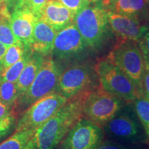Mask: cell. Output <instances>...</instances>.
Returning a JSON list of instances; mask_svg holds the SVG:
<instances>
[{"instance_id": "obj_23", "label": "cell", "mask_w": 149, "mask_h": 149, "mask_svg": "<svg viewBox=\"0 0 149 149\" xmlns=\"http://www.w3.org/2000/svg\"><path fill=\"white\" fill-rule=\"evenodd\" d=\"M19 98V93L15 82L0 81V99L3 103L13 110Z\"/></svg>"}, {"instance_id": "obj_11", "label": "cell", "mask_w": 149, "mask_h": 149, "mask_svg": "<svg viewBox=\"0 0 149 149\" xmlns=\"http://www.w3.org/2000/svg\"><path fill=\"white\" fill-rule=\"evenodd\" d=\"M89 49L86 43L72 23L57 32L51 56L59 61L77 60Z\"/></svg>"}, {"instance_id": "obj_27", "label": "cell", "mask_w": 149, "mask_h": 149, "mask_svg": "<svg viewBox=\"0 0 149 149\" xmlns=\"http://www.w3.org/2000/svg\"><path fill=\"white\" fill-rule=\"evenodd\" d=\"M48 0H24L23 7H26L39 16V13L43 6Z\"/></svg>"}, {"instance_id": "obj_32", "label": "cell", "mask_w": 149, "mask_h": 149, "mask_svg": "<svg viewBox=\"0 0 149 149\" xmlns=\"http://www.w3.org/2000/svg\"><path fill=\"white\" fill-rule=\"evenodd\" d=\"M91 3H98V4L104 7L109 10L110 6H111L112 1L113 0H90Z\"/></svg>"}, {"instance_id": "obj_17", "label": "cell", "mask_w": 149, "mask_h": 149, "mask_svg": "<svg viewBox=\"0 0 149 149\" xmlns=\"http://www.w3.org/2000/svg\"><path fill=\"white\" fill-rule=\"evenodd\" d=\"M109 11L124 15L146 17L148 4L144 0H113L109 7Z\"/></svg>"}, {"instance_id": "obj_25", "label": "cell", "mask_w": 149, "mask_h": 149, "mask_svg": "<svg viewBox=\"0 0 149 149\" xmlns=\"http://www.w3.org/2000/svg\"><path fill=\"white\" fill-rule=\"evenodd\" d=\"M137 145H131L115 140H104L95 149H138Z\"/></svg>"}, {"instance_id": "obj_35", "label": "cell", "mask_w": 149, "mask_h": 149, "mask_svg": "<svg viewBox=\"0 0 149 149\" xmlns=\"http://www.w3.org/2000/svg\"><path fill=\"white\" fill-rule=\"evenodd\" d=\"M146 17H148V22H149V4L148 5V10H147V13H146ZM148 26H149V24Z\"/></svg>"}, {"instance_id": "obj_6", "label": "cell", "mask_w": 149, "mask_h": 149, "mask_svg": "<svg viewBox=\"0 0 149 149\" xmlns=\"http://www.w3.org/2000/svg\"><path fill=\"white\" fill-rule=\"evenodd\" d=\"M100 87L126 104L133 103L139 93L129 77L108 56L95 64Z\"/></svg>"}, {"instance_id": "obj_19", "label": "cell", "mask_w": 149, "mask_h": 149, "mask_svg": "<svg viewBox=\"0 0 149 149\" xmlns=\"http://www.w3.org/2000/svg\"><path fill=\"white\" fill-rule=\"evenodd\" d=\"M35 130H17L0 144V149H30V140Z\"/></svg>"}, {"instance_id": "obj_14", "label": "cell", "mask_w": 149, "mask_h": 149, "mask_svg": "<svg viewBox=\"0 0 149 149\" xmlns=\"http://www.w3.org/2000/svg\"><path fill=\"white\" fill-rule=\"evenodd\" d=\"M74 16L58 0H48L39 13V17L57 32L73 23Z\"/></svg>"}, {"instance_id": "obj_1", "label": "cell", "mask_w": 149, "mask_h": 149, "mask_svg": "<svg viewBox=\"0 0 149 149\" xmlns=\"http://www.w3.org/2000/svg\"><path fill=\"white\" fill-rule=\"evenodd\" d=\"M86 92L68 100L53 117L37 128L30 141V149H56L74 124L83 117Z\"/></svg>"}, {"instance_id": "obj_8", "label": "cell", "mask_w": 149, "mask_h": 149, "mask_svg": "<svg viewBox=\"0 0 149 149\" xmlns=\"http://www.w3.org/2000/svg\"><path fill=\"white\" fill-rule=\"evenodd\" d=\"M126 104L99 86L89 91L83 103V116L102 127Z\"/></svg>"}, {"instance_id": "obj_36", "label": "cell", "mask_w": 149, "mask_h": 149, "mask_svg": "<svg viewBox=\"0 0 149 149\" xmlns=\"http://www.w3.org/2000/svg\"><path fill=\"white\" fill-rule=\"evenodd\" d=\"M144 1H145V2H146V3H147V4H149V0H144Z\"/></svg>"}, {"instance_id": "obj_16", "label": "cell", "mask_w": 149, "mask_h": 149, "mask_svg": "<svg viewBox=\"0 0 149 149\" xmlns=\"http://www.w3.org/2000/svg\"><path fill=\"white\" fill-rule=\"evenodd\" d=\"M46 57L42 54L33 51L28 62L16 81L19 97L29 88L42 68Z\"/></svg>"}, {"instance_id": "obj_21", "label": "cell", "mask_w": 149, "mask_h": 149, "mask_svg": "<svg viewBox=\"0 0 149 149\" xmlns=\"http://www.w3.org/2000/svg\"><path fill=\"white\" fill-rule=\"evenodd\" d=\"M32 53V50L30 48H27L21 58L0 74V81L16 82Z\"/></svg>"}, {"instance_id": "obj_2", "label": "cell", "mask_w": 149, "mask_h": 149, "mask_svg": "<svg viewBox=\"0 0 149 149\" xmlns=\"http://www.w3.org/2000/svg\"><path fill=\"white\" fill-rule=\"evenodd\" d=\"M109 10L98 3H91L75 15L73 24L89 49L100 51L111 37L109 22Z\"/></svg>"}, {"instance_id": "obj_12", "label": "cell", "mask_w": 149, "mask_h": 149, "mask_svg": "<svg viewBox=\"0 0 149 149\" xmlns=\"http://www.w3.org/2000/svg\"><path fill=\"white\" fill-rule=\"evenodd\" d=\"M109 22L113 34L117 40H128L137 42L142 34L144 25L139 18L109 12Z\"/></svg>"}, {"instance_id": "obj_34", "label": "cell", "mask_w": 149, "mask_h": 149, "mask_svg": "<svg viewBox=\"0 0 149 149\" xmlns=\"http://www.w3.org/2000/svg\"><path fill=\"white\" fill-rule=\"evenodd\" d=\"M9 3H10V0H0V3L6 5L7 7H8Z\"/></svg>"}, {"instance_id": "obj_3", "label": "cell", "mask_w": 149, "mask_h": 149, "mask_svg": "<svg viewBox=\"0 0 149 149\" xmlns=\"http://www.w3.org/2000/svg\"><path fill=\"white\" fill-rule=\"evenodd\" d=\"M99 86L95 65L88 61H75L61 70L55 92L68 100Z\"/></svg>"}, {"instance_id": "obj_7", "label": "cell", "mask_w": 149, "mask_h": 149, "mask_svg": "<svg viewBox=\"0 0 149 149\" xmlns=\"http://www.w3.org/2000/svg\"><path fill=\"white\" fill-rule=\"evenodd\" d=\"M108 57L130 78L141 95L146 64L137 42L128 40H117Z\"/></svg>"}, {"instance_id": "obj_24", "label": "cell", "mask_w": 149, "mask_h": 149, "mask_svg": "<svg viewBox=\"0 0 149 149\" xmlns=\"http://www.w3.org/2000/svg\"><path fill=\"white\" fill-rule=\"evenodd\" d=\"M137 44L144 56L145 64L149 66V26L144 25L142 34Z\"/></svg>"}, {"instance_id": "obj_18", "label": "cell", "mask_w": 149, "mask_h": 149, "mask_svg": "<svg viewBox=\"0 0 149 149\" xmlns=\"http://www.w3.org/2000/svg\"><path fill=\"white\" fill-rule=\"evenodd\" d=\"M11 13L6 5L0 8V42L7 48L17 42L10 24Z\"/></svg>"}, {"instance_id": "obj_31", "label": "cell", "mask_w": 149, "mask_h": 149, "mask_svg": "<svg viewBox=\"0 0 149 149\" xmlns=\"http://www.w3.org/2000/svg\"><path fill=\"white\" fill-rule=\"evenodd\" d=\"M24 0H10V3L8 6V8L10 13L16 8L23 7Z\"/></svg>"}, {"instance_id": "obj_10", "label": "cell", "mask_w": 149, "mask_h": 149, "mask_svg": "<svg viewBox=\"0 0 149 149\" xmlns=\"http://www.w3.org/2000/svg\"><path fill=\"white\" fill-rule=\"evenodd\" d=\"M101 126L81 117L72 126L57 149H95L104 139Z\"/></svg>"}, {"instance_id": "obj_5", "label": "cell", "mask_w": 149, "mask_h": 149, "mask_svg": "<svg viewBox=\"0 0 149 149\" xmlns=\"http://www.w3.org/2000/svg\"><path fill=\"white\" fill-rule=\"evenodd\" d=\"M61 70L60 66L51 55L46 57L42 68L32 84L18 98L13 109L15 115L19 116L35 102L55 92Z\"/></svg>"}, {"instance_id": "obj_15", "label": "cell", "mask_w": 149, "mask_h": 149, "mask_svg": "<svg viewBox=\"0 0 149 149\" xmlns=\"http://www.w3.org/2000/svg\"><path fill=\"white\" fill-rule=\"evenodd\" d=\"M57 31L39 17L33 31L31 49L45 57L51 55Z\"/></svg>"}, {"instance_id": "obj_37", "label": "cell", "mask_w": 149, "mask_h": 149, "mask_svg": "<svg viewBox=\"0 0 149 149\" xmlns=\"http://www.w3.org/2000/svg\"><path fill=\"white\" fill-rule=\"evenodd\" d=\"M3 5H4V4H1V3H0V8H1V6H3Z\"/></svg>"}, {"instance_id": "obj_13", "label": "cell", "mask_w": 149, "mask_h": 149, "mask_svg": "<svg viewBox=\"0 0 149 149\" xmlns=\"http://www.w3.org/2000/svg\"><path fill=\"white\" fill-rule=\"evenodd\" d=\"M39 16L26 7L15 9L11 12L10 24L17 40L26 47L31 48L34 28Z\"/></svg>"}, {"instance_id": "obj_4", "label": "cell", "mask_w": 149, "mask_h": 149, "mask_svg": "<svg viewBox=\"0 0 149 149\" xmlns=\"http://www.w3.org/2000/svg\"><path fill=\"white\" fill-rule=\"evenodd\" d=\"M102 128L104 135L119 142L139 145L148 140L133 103L126 104Z\"/></svg>"}, {"instance_id": "obj_26", "label": "cell", "mask_w": 149, "mask_h": 149, "mask_svg": "<svg viewBox=\"0 0 149 149\" xmlns=\"http://www.w3.org/2000/svg\"><path fill=\"white\" fill-rule=\"evenodd\" d=\"M58 1L75 15L79 10L91 3L90 0H58Z\"/></svg>"}, {"instance_id": "obj_33", "label": "cell", "mask_w": 149, "mask_h": 149, "mask_svg": "<svg viewBox=\"0 0 149 149\" xmlns=\"http://www.w3.org/2000/svg\"><path fill=\"white\" fill-rule=\"evenodd\" d=\"M7 48H7L6 46H5L3 44H2L1 42H0V61H1V59L3 58V55H4Z\"/></svg>"}, {"instance_id": "obj_20", "label": "cell", "mask_w": 149, "mask_h": 149, "mask_svg": "<svg viewBox=\"0 0 149 149\" xmlns=\"http://www.w3.org/2000/svg\"><path fill=\"white\" fill-rule=\"evenodd\" d=\"M27 48L20 41L9 46L0 61V74L21 58Z\"/></svg>"}, {"instance_id": "obj_30", "label": "cell", "mask_w": 149, "mask_h": 149, "mask_svg": "<svg viewBox=\"0 0 149 149\" xmlns=\"http://www.w3.org/2000/svg\"><path fill=\"white\" fill-rule=\"evenodd\" d=\"M141 95L149 100V66L146 64V68L142 78Z\"/></svg>"}, {"instance_id": "obj_28", "label": "cell", "mask_w": 149, "mask_h": 149, "mask_svg": "<svg viewBox=\"0 0 149 149\" xmlns=\"http://www.w3.org/2000/svg\"><path fill=\"white\" fill-rule=\"evenodd\" d=\"M15 122V119L0 120V140L10 133Z\"/></svg>"}, {"instance_id": "obj_22", "label": "cell", "mask_w": 149, "mask_h": 149, "mask_svg": "<svg viewBox=\"0 0 149 149\" xmlns=\"http://www.w3.org/2000/svg\"><path fill=\"white\" fill-rule=\"evenodd\" d=\"M133 106L149 140V100L143 95H139L133 102Z\"/></svg>"}, {"instance_id": "obj_9", "label": "cell", "mask_w": 149, "mask_h": 149, "mask_svg": "<svg viewBox=\"0 0 149 149\" xmlns=\"http://www.w3.org/2000/svg\"><path fill=\"white\" fill-rule=\"evenodd\" d=\"M67 101L65 97L57 92L40 99L19 115L15 122V131L36 130L53 117Z\"/></svg>"}, {"instance_id": "obj_29", "label": "cell", "mask_w": 149, "mask_h": 149, "mask_svg": "<svg viewBox=\"0 0 149 149\" xmlns=\"http://www.w3.org/2000/svg\"><path fill=\"white\" fill-rule=\"evenodd\" d=\"M17 116L15 115L13 110L6 104H5L0 99V120L15 119Z\"/></svg>"}]
</instances>
